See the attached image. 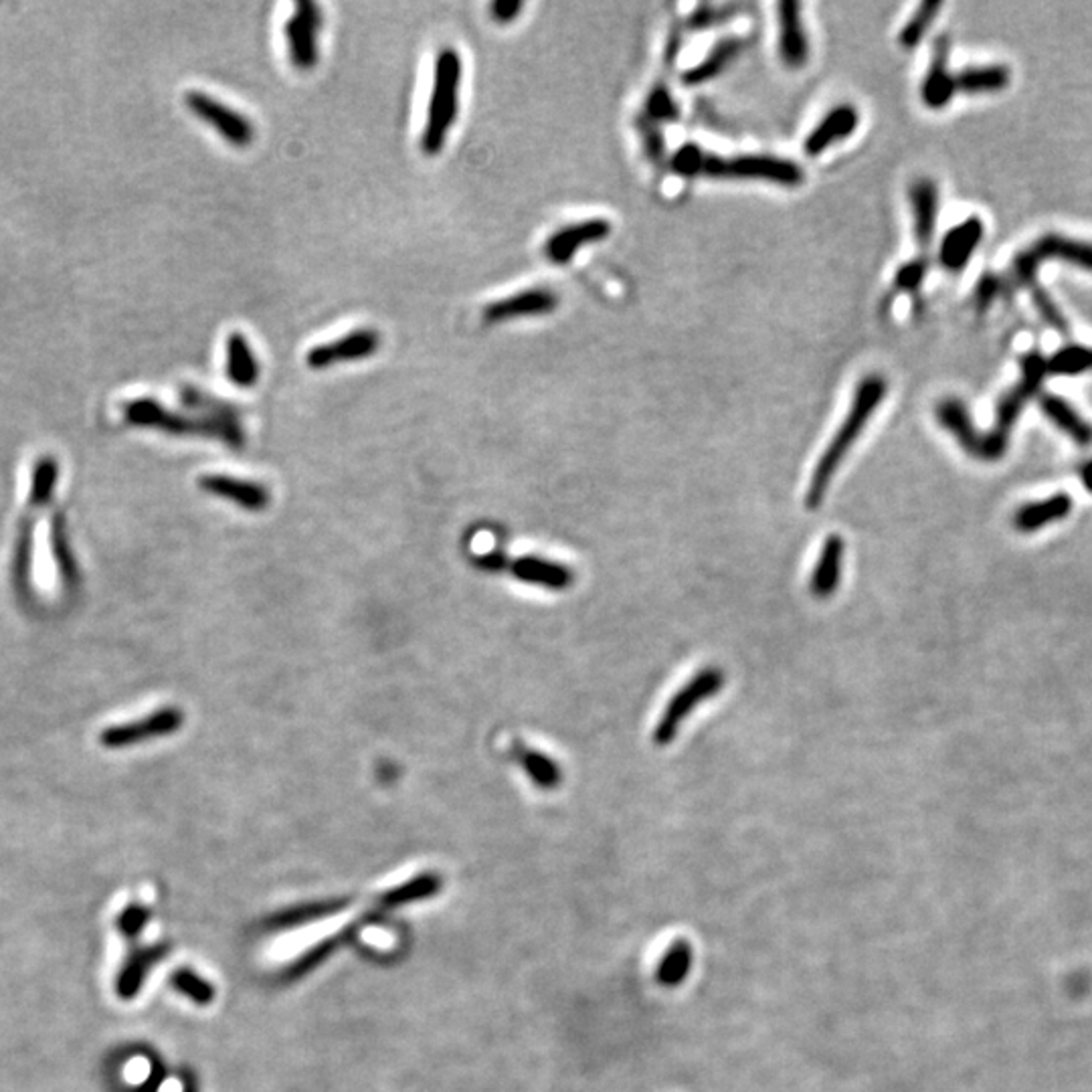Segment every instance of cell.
<instances>
[{"instance_id": "1", "label": "cell", "mask_w": 1092, "mask_h": 1092, "mask_svg": "<svg viewBox=\"0 0 1092 1092\" xmlns=\"http://www.w3.org/2000/svg\"><path fill=\"white\" fill-rule=\"evenodd\" d=\"M1046 377V358L1039 353H1027L1022 358V379L1001 396L996 409V425L989 434H979L975 429L967 409L957 399H945L936 405V422L957 439L967 456L984 461L1001 460L1010 446L1013 425L1024 413L1027 403L1038 395Z\"/></svg>"}, {"instance_id": "2", "label": "cell", "mask_w": 1092, "mask_h": 1092, "mask_svg": "<svg viewBox=\"0 0 1092 1092\" xmlns=\"http://www.w3.org/2000/svg\"><path fill=\"white\" fill-rule=\"evenodd\" d=\"M670 169L686 179L711 181H763L771 185H803L805 172L797 162L773 154H738L721 157L706 152L698 145L680 146L670 159Z\"/></svg>"}, {"instance_id": "3", "label": "cell", "mask_w": 1092, "mask_h": 1092, "mask_svg": "<svg viewBox=\"0 0 1092 1092\" xmlns=\"http://www.w3.org/2000/svg\"><path fill=\"white\" fill-rule=\"evenodd\" d=\"M886 389H888L886 381L878 375H870L855 387L854 399H852V405L843 419L842 427L829 441L824 456L817 461L816 472L809 480V487L805 494V508L807 510H817L821 506V502L828 494L831 478L838 472L840 463L846 460V456L854 446L855 439L869 425V419L874 415V411L881 407Z\"/></svg>"}, {"instance_id": "4", "label": "cell", "mask_w": 1092, "mask_h": 1092, "mask_svg": "<svg viewBox=\"0 0 1092 1092\" xmlns=\"http://www.w3.org/2000/svg\"><path fill=\"white\" fill-rule=\"evenodd\" d=\"M463 64L453 47H444L435 57L434 88L422 136L425 154L435 157L444 150L449 130L458 119Z\"/></svg>"}, {"instance_id": "5", "label": "cell", "mask_w": 1092, "mask_h": 1092, "mask_svg": "<svg viewBox=\"0 0 1092 1092\" xmlns=\"http://www.w3.org/2000/svg\"><path fill=\"white\" fill-rule=\"evenodd\" d=\"M126 422L140 427H154L162 429L166 434L174 435H207L221 439L231 448H241L245 437L239 423V415H200V417H185L179 413H172L164 405H160L154 399H134L124 405Z\"/></svg>"}, {"instance_id": "6", "label": "cell", "mask_w": 1092, "mask_h": 1092, "mask_svg": "<svg viewBox=\"0 0 1092 1092\" xmlns=\"http://www.w3.org/2000/svg\"><path fill=\"white\" fill-rule=\"evenodd\" d=\"M1048 260H1058L1066 264L1077 265L1082 269L1092 272V243H1084L1079 239L1062 238V235H1044L1038 241H1034L1027 250L1015 255L1012 269L1008 276H1003L1005 288H1032L1036 281V272L1039 265Z\"/></svg>"}, {"instance_id": "7", "label": "cell", "mask_w": 1092, "mask_h": 1092, "mask_svg": "<svg viewBox=\"0 0 1092 1092\" xmlns=\"http://www.w3.org/2000/svg\"><path fill=\"white\" fill-rule=\"evenodd\" d=\"M724 686V674L721 668H706L698 671L697 676L688 685L676 692L664 714L659 716L654 740L658 747H666L671 738L678 735L680 724L685 723L688 714L702 704L704 700L714 697Z\"/></svg>"}, {"instance_id": "8", "label": "cell", "mask_w": 1092, "mask_h": 1092, "mask_svg": "<svg viewBox=\"0 0 1092 1092\" xmlns=\"http://www.w3.org/2000/svg\"><path fill=\"white\" fill-rule=\"evenodd\" d=\"M185 104L198 119L212 126L229 145L248 148L255 140V126L248 116L238 110L225 106L223 102L198 90L185 93Z\"/></svg>"}, {"instance_id": "9", "label": "cell", "mask_w": 1092, "mask_h": 1092, "mask_svg": "<svg viewBox=\"0 0 1092 1092\" xmlns=\"http://www.w3.org/2000/svg\"><path fill=\"white\" fill-rule=\"evenodd\" d=\"M324 25V13L312 0H298L294 14L284 25V35L294 66L302 71L314 69L318 64V31Z\"/></svg>"}, {"instance_id": "10", "label": "cell", "mask_w": 1092, "mask_h": 1092, "mask_svg": "<svg viewBox=\"0 0 1092 1092\" xmlns=\"http://www.w3.org/2000/svg\"><path fill=\"white\" fill-rule=\"evenodd\" d=\"M381 348V334L375 329H358L336 338L334 343L318 344L308 355L306 365L310 369H329L338 363L365 360Z\"/></svg>"}, {"instance_id": "11", "label": "cell", "mask_w": 1092, "mask_h": 1092, "mask_svg": "<svg viewBox=\"0 0 1092 1092\" xmlns=\"http://www.w3.org/2000/svg\"><path fill=\"white\" fill-rule=\"evenodd\" d=\"M183 721H185L183 712L179 709H162V711L152 712L150 716H145L140 721L110 726L100 735V740L104 747H110V749L130 747L136 743L148 740V738L172 735L181 728Z\"/></svg>"}, {"instance_id": "12", "label": "cell", "mask_w": 1092, "mask_h": 1092, "mask_svg": "<svg viewBox=\"0 0 1092 1092\" xmlns=\"http://www.w3.org/2000/svg\"><path fill=\"white\" fill-rule=\"evenodd\" d=\"M611 235V223L607 219H587L579 223L566 225L554 231L544 243V257L554 265H566L581 248L599 243Z\"/></svg>"}, {"instance_id": "13", "label": "cell", "mask_w": 1092, "mask_h": 1092, "mask_svg": "<svg viewBox=\"0 0 1092 1092\" xmlns=\"http://www.w3.org/2000/svg\"><path fill=\"white\" fill-rule=\"evenodd\" d=\"M559 308V296L549 288H530L518 291L508 298L487 303L484 308V320L487 324H498L514 318L547 317Z\"/></svg>"}, {"instance_id": "14", "label": "cell", "mask_w": 1092, "mask_h": 1092, "mask_svg": "<svg viewBox=\"0 0 1092 1092\" xmlns=\"http://www.w3.org/2000/svg\"><path fill=\"white\" fill-rule=\"evenodd\" d=\"M779 55L790 69H802L809 59V43L803 28L802 4L779 2Z\"/></svg>"}, {"instance_id": "15", "label": "cell", "mask_w": 1092, "mask_h": 1092, "mask_svg": "<svg viewBox=\"0 0 1092 1092\" xmlns=\"http://www.w3.org/2000/svg\"><path fill=\"white\" fill-rule=\"evenodd\" d=\"M860 124V112L852 104H840L831 107L824 119L814 128L803 142V152L807 157H819L829 146L850 138Z\"/></svg>"}, {"instance_id": "16", "label": "cell", "mask_w": 1092, "mask_h": 1092, "mask_svg": "<svg viewBox=\"0 0 1092 1092\" xmlns=\"http://www.w3.org/2000/svg\"><path fill=\"white\" fill-rule=\"evenodd\" d=\"M200 487L209 494L219 496V498L238 504L243 510H250V513H262L269 506L267 487L257 484V482H251V480H241V478L223 474L203 475Z\"/></svg>"}, {"instance_id": "17", "label": "cell", "mask_w": 1092, "mask_h": 1092, "mask_svg": "<svg viewBox=\"0 0 1092 1092\" xmlns=\"http://www.w3.org/2000/svg\"><path fill=\"white\" fill-rule=\"evenodd\" d=\"M506 571H510L514 577L522 583L539 585V587L551 589V591H565L575 583L573 568H568L563 563H556V561L540 559V556L510 559Z\"/></svg>"}, {"instance_id": "18", "label": "cell", "mask_w": 1092, "mask_h": 1092, "mask_svg": "<svg viewBox=\"0 0 1092 1092\" xmlns=\"http://www.w3.org/2000/svg\"><path fill=\"white\" fill-rule=\"evenodd\" d=\"M984 239V221L979 217H969L963 223L953 227L941 241L939 248V264L947 272H961L969 264L975 250Z\"/></svg>"}, {"instance_id": "19", "label": "cell", "mask_w": 1092, "mask_h": 1092, "mask_svg": "<svg viewBox=\"0 0 1092 1092\" xmlns=\"http://www.w3.org/2000/svg\"><path fill=\"white\" fill-rule=\"evenodd\" d=\"M910 205H912V219H915V238L919 243L922 260H929L927 253L931 248L934 235V225H936V212H939V191L931 179H919L917 183L910 185Z\"/></svg>"}, {"instance_id": "20", "label": "cell", "mask_w": 1092, "mask_h": 1092, "mask_svg": "<svg viewBox=\"0 0 1092 1092\" xmlns=\"http://www.w3.org/2000/svg\"><path fill=\"white\" fill-rule=\"evenodd\" d=\"M947 57V41H936L934 43L931 67H929V71H927L921 85L922 104L931 107V110H941V107L947 106L949 102L955 97L953 73L949 71Z\"/></svg>"}, {"instance_id": "21", "label": "cell", "mask_w": 1092, "mask_h": 1092, "mask_svg": "<svg viewBox=\"0 0 1092 1092\" xmlns=\"http://www.w3.org/2000/svg\"><path fill=\"white\" fill-rule=\"evenodd\" d=\"M225 353H227L225 372H227L229 381L238 384L241 389H251L255 382L260 381L262 365L257 363V356L253 353L245 334L231 332L227 338V344H225Z\"/></svg>"}, {"instance_id": "22", "label": "cell", "mask_w": 1092, "mask_h": 1092, "mask_svg": "<svg viewBox=\"0 0 1092 1092\" xmlns=\"http://www.w3.org/2000/svg\"><path fill=\"white\" fill-rule=\"evenodd\" d=\"M843 551H846V542L838 534H831L824 542L821 554H819L816 568H814V575L809 581V589L819 599H826L838 589V583L842 577Z\"/></svg>"}, {"instance_id": "23", "label": "cell", "mask_w": 1092, "mask_h": 1092, "mask_svg": "<svg viewBox=\"0 0 1092 1092\" xmlns=\"http://www.w3.org/2000/svg\"><path fill=\"white\" fill-rule=\"evenodd\" d=\"M1072 510V498L1068 494H1056L1046 501L1032 502L1020 508L1013 516V527L1020 532H1036L1039 528L1060 522Z\"/></svg>"}, {"instance_id": "24", "label": "cell", "mask_w": 1092, "mask_h": 1092, "mask_svg": "<svg viewBox=\"0 0 1092 1092\" xmlns=\"http://www.w3.org/2000/svg\"><path fill=\"white\" fill-rule=\"evenodd\" d=\"M745 45L747 41L737 39V37H731V39L719 41L714 47L711 49V54L706 55L698 66L692 67L690 71L685 73L686 85H700V83H706L711 81L712 78L721 76L726 67L731 66L738 55L745 51Z\"/></svg>"}, {"instance_id": "25", "label": "cell", "mask_w": 1092, "mask_h": 1092, "mask_svg": "<svg viewBox=\"0 0 1092 1092\" xmlns=\"http://www.w3.org/2000/svg\"><path fill=\"white\" fill-rule=\"evenodd\" d=\"M1039 407L1044 411V415L1050 419V422L1060 429L1065 432L1074 444L1079 446H1091L1092 444V425L1089 422H1084L1080 417L1079 413L1074 409L1070 407L1066 403L1065 399L1056 395H1042L1039 396Z\"/></svg>"}, {"instance_id": "26", "label": "cell", "mask_w": 1092, "mask_h": 1092, "mask_svg": "<svg viewBox=\"0 0 1092 1092\" xmlns=\"http://www.w3.org/2000/svg\"><path fill=\"white\" fill-rule=\"evenodd\" d=\"M1010 83V69L1005 66L967 67L953 73L955 93H991L1005 90Z\"/></svg>"}, {"instance_id": "27", "label": "cell", "mask_w": 1092, "mask_h": 1092, "mask_svg": "<svg viewBox=\"0 0 1092 1092\" xmlns=\"http://www.w3.org/2000/svg\"><path fill=\"white\" fill-rule=\"evenodd\" d=\"M692 961H694L692 945L685 939H678L676 943H671L666 955L659 961L656 981L664 987L680 986L692 969Z\"/></svg>"}, {"instance_id": "28", "label": "cell", "mask_w": 1092, "mask_h": 1092, "mask_svg": "<svg viewBox=\"0 0 1092 1092\" xmlns=\"http://www.w3.org/2000/svg\"><path fill=\"white\" fill-rule=\"evenodd\" d=\"M518 761L522 765V769L527 771L530 781L537 783L542 790H554L561 783V779H563L561 767L554 763V759L547 757L540 750L520 749Z\"/></svg>"}, {"instance_id": "29", "label": "cell", "mask_w": 1092, "mask_h": 1092, "mask_svg": "<svg viewBox=\"0 0 1092 1092\" xmlns=\"http://www.w3.org/2000/svg\"><path fill=\"white\" fill-rule=\"evenodd\" d=\"M1046 369L1048 375L1056 377H1074L1080 372L1092 370V348L1066 346L1046 360Z\"/></svg>"}, {"instance_id": "30", "label": "cell", "mask_w": 1092, "mask_h": 1092, "mask_svg": "<svg viewBox=\"0 0 1092 1092\" xmlns=\"http://www.w3.org/2000/svg\"><path fill=\"white\" fill-rule=\"evenodd\" d=\"M943 9V2H922L921 7L917 9V13L912 14V19L908 21L905 27L900 28V35H898V43L905 47V49H915L927 35V31L931 28V25L936 19V14L941 13Z\"/></svg>"}, {"instance_id": "31", "label": "cell", "mask_w": 1092, "mask_h": 1092, "mask_svg": "<svg viewBox=\"0 0 1092 1092\" xmlns=\"http://www.w3.org/2000/svg\"><path fill=\"white\" fill-rule=\"evenodd\" d=\"M157 953L154 951H138L134 953L133 957L128 959V963L124 965L122 974L118 977V993L122 998H133L136 996V991L142 986L145 981V975L148 974L150 965L157 961Z\"/></svg>"}, {"instance_id": "32", "label": "cell", "mask_w": 1092, "mask_h": 1092, "mask_svg": "<svg viewBox=\"0 0 1092 1092\" xmlns=\"http://www.w3.org/2000/svg\"><path fill=\"white\" fill-rule=\"evenodd\" d=\"M678 118H680V107L676 104L670 90L664 83H659L645 100L644 118L642 119L650 122V124H662V122H674Z\"/></svg>"}, {"instance_id": "33", "label": "cell", "mask_w": 1092, "mask_h": 1092, "mask_svg": "<svg viewBox=\"0 0 1092 1092\" xmlns=\"http://www.w3.org/2000/svg\"><path fill=\"white\" fill-rule=\"evenodd\" d=\"M740 11V4H702L698 7L694 13L690 14L688 19V27L690 28H709L714 27V25H721L724 21L733 19V14Z\"/></svg>"}, {"instance_id": "34", "label": "cell", "mask_w": 1092, "mask_h": 1092, "mask_svg": "<svg viewBox=\"0 0 1092 1092\" xmlns=\"http://www.w3.org/2000/svg\"><path fill=\"white\" fill-rule=\"evenodd\" d=\"M1030 294H1032V300H1034V306H1036L1039 317L1046 320V324L1058 330V332L1066 334V332H1068V324H1066L1065 317H1062V312L1058 310V306L1054 303L1053 298H1050L1046 291L1042 290L1038 284H1034V286L1030 288Z\"/></svg>"}, {"instance_id": "35", "label": "cell", "mask_w": 1092, "mask_h": 1092, "mask_svg": "<svg viewBox=\"0 0 1092 1092\" xmlns=\"http://www.w3.org/2000/svg\"><path fill=\"white\" fill-rule=\"evenodd\" d=\"M929 272V260L915 257L912 262L903 265L895 277V288L900 291H915L921 288L924 276Z\"/></svg>"}, {"instance_id": "36", "label": "cell", "mask_w": 1092, "mask_h": 1092, "mask_svg": "<svg viewBox=\"0 0 1092 1092\" xmlns=\"http://www.w3.org/2000/svg\"><path fill=\"white\" fill-rule=\"evenodd\" d=\"M1003 294H1008L1003 277L996 276V274H986V276L979 279V284H977L975 303H977L979 310H987Z\"/></svg>"}, {"instance_id": "37", "label": "cell", "mask_w": 1092, "mask_h": 1092, "mask_svg": "<svg viewBox=\"0 0 1092 1092\" xmlns=\"http://www.w3.org/2000/svg\"><path fill=\"white\" fill-rule=\"evenodd\" d=\"M640 126V133L644 136L645 154L654 162H658L664 157V150H666V140L664 136L659 134L658 128L645 119H640L637 122Z\"/></svg>"}, {"instance_id": "38", "label": "cell", "mask_w": 1092, "mask_h": 1092, "mask_svg": "<svg viewBox=\"0 0 1092 1092\" xmlns=\"http://www.w3.org/2000/svg\"><path fill=\"white\" fill-rule=\"evenodd\" d=\"M172 984L176 989H181L186 996H191L193 1000L207 1001L209 1000V987L205 986L198 977L193 974H186V972H181V974L174 975Z\"/></svg>"}, {"instance_id": "39", "label": "cell", "mask_w": 1092, "mask_h": 1092, "mask_svg": "<svg viewBox=\"0 0 1092 1092\" xmlns=\"http://www.w3.org/2000/svg\"><path fill=\"white\" fill-rule=\"evenodd\" d=\"M525 9L522 0H496L490 4V14L496 23H513L514 19Z\"/></svg>"}, {"instance_id": "40", "label": "cell", "mask_w": 1092, "mask_h": 1092, "mask_svg": "<svg viewBox=\"0 0 1092 1092\" xmlns=\"http://www.w3.org/2000/svg\"><path fill=\"white\" fill-rule=\"evenodd\" d=\"M146 919H148V910L145 907L134 905L122 912L118 922L119 929L126 934L138 933L145 927Z\"/></svg>"}, {"instance_id": "41", "label": "cell", "mask_w": 1092, "mask_h": 1092, "mask_svg": "<svg viewBox=\"0 0 1092 1092\" xmlns=\"http://www.w3.org/2000/svg\"><path fill=\"white\" fill-rule=\"evenodd\" d=\"M475 563H478L480 568L498 573V571H506V566L510 563V556H506L501 551H494V553H487L484 556H480V559H475Z\"/></svg>"}, {"instance_id": "42", "label": "cell", "mask_w": 1092, "mask_h": 1092, "mask_svg": "<svg viewBox=\"0 0 1092 1092\" xmlns=\"http://www.w3.org/2000/svg\"><path fill=\"white\" fill-rule=\"evenodd\" d=\"M1080 482H1082V486L1087 487V490H1089L1092 494V460L1082 465V470H1080Z\"/></svg>"}]
</instances>
